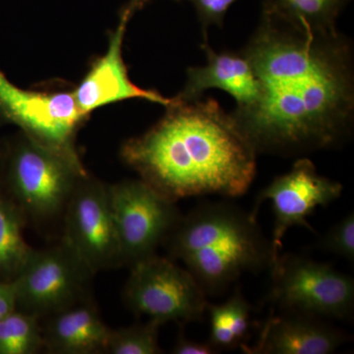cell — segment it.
<instances>
[{
    "mask_svg": "<svg viewBox=\"0 0 354 354\" xmlns=\"http://www.w3.org/2000/svg\"><path fill=\"white\" fill-rule=\"evenodd\" d=\"M64 216L62 241L95 274L123 266L109 185L84 177L70 197Z\"/></svg>",
    "mask_w": 354,
    "mask_h": 354,
    "instance_id": "obj_11",
    "label": "cell"
},
{
    "mask_svg": "<svg viewBox=\"0 0 354 354\" xmlns=\"http://www.w3.org/2000/svg\"><path fill=\"white\" fill-rule=\"evenodd\" d=\"M349 341L351 335L327 319L281 311L268 318L254 346L244 344L241 349L246 354H330Z\"/></svg>",
    "mask_w": 354,
    "mask_h": 354,
    "instance_id": "obj_13",
    "label": "cell"
},
{
    "mask_svg": "<svg viewBox=\"0 0 354 354\" xmlns=\"http://www.w3.org/2000/svg\"><path fill=\"white\" fill-rule=\"evenodd\" d=\"M162 324L148 320L147 323L111 330L106 353L111 354H160L158 332Z\"/></svg>",
    "mask_w": 354,
    "mask_h": 354,
    "instance_id": "obj_20",
    "label": "cell"
},
{
    "mask_svg": "<svg viewBox=\"0 0 354 354\" xmlns=\"http://www.w3.org/2000/svg\"><path fill=\"white\" fill-rule=\"evenodd\" d=\"M109 193L122 264L155 255L181 218L176 202L142 179L109 185Z\"/></svg>",
    "mask_w": 354,
    "mask_h": 354,
    "instance_id": "obj_8",
    "label": "cell"
},
{
    "mask_svg": "<svg viewBox=\"0 0 354 354\" xmlns=\"http://www.w3.org/2000/svg\"><path fill=\"white\" fill-rule=\"evenodd\" d=\"M148 0H130L121 10L120 21L109 37L108 50L91 66L87 75L72 91L79 111L86 118L95 109L125 100H144L169 106L171 99L153 90L135 85L128 76L122 55L123 43L128 24L136 11L143 8Z\"/></svg>",
    "mask_w": 354,
    "mask_h": 354,
    "instance_id": "obj_12",
    "label": "cell"
},
{
    "mask_svg": "<svg viewBox=\"0 0 354 354\" xmlns=\"http://www.w3.org/2000/svg\"><path fill=\"white\" fill-rule=\"evenodd\" d=\"M95 272L66 242L32 249L19 274L12 279L17 309L46 317L90 299Z\"/></svg>",
    "mask_w": 354,
    "mask_h": 354,
    "instance_id": "obj_7",
    "label": "cell"
},
{
    "mask_svg": "<svg viewBox=\"0 0 354 354\" xmlns=\"http://www.w3.org/2000/svg\"><path fill=\"white\" fill-rule=\"evenodd\" d=\"M174 354H216L218 353L209 342H202L187 339L183 333H179L171 349Z\"/></svg>",
    "mask_w": 354,
    "mask_h": 354,
    "instance_id": "obj_23",
    "label": "cell"
},
{
    "mask_svg": "<svg viewBox=\"0 0 354 354\" xmlns=\"http://www.w3.org/2000/svg\"><path fill=\"white\" fill-rule=\"evenodd\" d=\"M207 297H220L245 272L270 269L271 241L257 221L228 201L202 202L181 216L164 241Z\"/></svg>",
    "mask_w": 354,
    "mask_h": 354,
    "instance_id": "obj_3",
    "label": "cell"
},
{
    "mask_svg": "<svg viewBox=\"0 0 354 354\" xmlns=\"http://www.w3.org/2000/svg\"><path fill=\"white\" fill-rule=\"evenodd\" d=\"M349 0H265L263 9L308 32L337 31V20Z\"/></svg>",
    "mask_w": 354,
    "mask_h": 354,
    "instance_id": "obj_16",
    "label": "cell"
},
{
    "mask_svg": "<svg viewBox=\"0 0 354 354\" xmlns=\"http://www.w3.org/2000/svg\"><path fill=\"white\" fill-rule=\"evenodd\" d=\"M196 10L202 26L204 41H208V29L212 26L223 27V21L230 6L239 0H189Z\"/></svg>",
    "mask_w": 354,
    "mask_h": 354,
    "instance_id": "obj_22",
    "label": "cell"
},
{
    "mask_svg": "<svg viewBox=\"0 0 354 354\" xmlns=\"http://www.w3.org/2000/svg\"><path fill=\"white\" fill-rule=\"evenodd\" d=\"M78 153L57 150L22 133L11 150L7 183L24 216L48 221L64 215L70 197L87 176Z\"/></svg>",
    "mask_w": 354,
    "mask_h": 354,
    "instance_id": "obj_4",
    "label": "cell"
},
{
    "mask_svg": "<svg viewBox=\"0 0 354 354\" xmlns=\"http://www.w3.org/2000/svg\"><path fill=\"white\" fill-rule=\"evenodd\" d=\"M241 53L259 94L252 106L230 113L257 153L304 156L351 137L353 55L346 37L299 31L263 9Z\"/></svg>",
    "mask_w": 354,
    "mask_h": 354,
    "instance_id": "obj_1",
    "label": "cell"
},
{
    "mask_svg": "<svg viewBox=\"0 0 354 354\" xmlns=\"http://www.w3.org/2000/svg\"><path fill=\"white\" fill-rule=\"evenodd\" d=\"M152 128L127 140L122 160L153 189L172 202L220 195L241 197L257 174V152L232 113L211 97H172Z\"/></svg>",
    "mask_w": 354,
    "mask_h": 354,
    "instance_id": "obj_2",
    "label": "cell"
},
{
    "mask_svg": "<svg viewBox=\"0 0 354 354\" xmlns=\"http://www.w3.org/2000/svg\"><path fill=\"white\" fill-rule=\"evenodd\" d=\"M209 312V342L218 353L241 348L251 327L252 307L244 297L241 286L221 304H207Z\"/></svg>",
    "mask_w": 354,
    "mask_h": 354,
    "instance_id": "obj_17",
    "label": "cell"
},
{
    "mask_svg": "<svg viewBox=\"0 0 354 354\" xmlns=\"http://www.w3.org/2000/svg\"><path fill=\"white\" fill-rule=\"evenodd\" d=\"M123 300L135 315L148 317L162 325L200 322L208 304L187 270L157 254L130 266Z\"/></svg>",
    "mask_w": 354,
    "mask_h": 354,
    "instance_id": "obj_6",
    "label": "cell"
},
{
    "mask_svg": "<svg viewBox=\"0 0 354 354\" xmlns=\"http://www.w3.org/2000/svg\"><path fill=\"white\" fill-rule=\"evenodd\" d=\"M24 216L15 203L0 194V279H15L34 249L23 235Z\"/></svg>",
    "mask_w": 354,
    "mask_h": 354,
    "instance_id": "obj_18",
    "label": "cell"
},
{
    "mask_svg": "<svg viewBox=\"0 0 354 354\" xmlns=\"http://www.w3.org/2000/svg\"><path fill=\"white\" fill-rule=\"evenodd\" d=\"M269 270L267 299L272 306L327 320H353L354 281L348 274L293 253L279 254Z\"/></svg>",
    "mask_w": 354,
    "mask_h": 354,
    "instance_id": "obj_5",
    "label": "cell"
},
{
    "mask_svg": "<svg viewBox=\"0 0 354 354\" xmlns=\"http://www.w3.org/2000/svg\"><path fill=\"white\" fill-rule=\"evenodd\" d=\"M317 248L324 252L334 254L353 262L354 260V214H348L335 223L319 239Z\"/></svg>",
    "mask_w": 354,
    "mask_h": 354,
    "instance_id": "obj_21",
    "label": "cell"
},
{
    "mask_svg": "<svg viewBox=\"0 0 354 354\" xmlns=\"http://www.w3.org/2000/svg\"><path fill=\"white\" fill-rule=\"evenodd\" d=\"M344 186L339 181L321 176L315 165L308 158L295 160L290 171L277 176L256 197L250 216L257 221L263 203L270 200L274 216L271 241L272 263L283 248V239L290 228L301 227L312 234L315 230L307 218L318 207H328L342 196Z\"/></svg>",
    "mask_w": 354,
    "mask_h": 354,
    "instance_id": "obj_10",
    "label": "cell"
},
{
    "mask_svg": "<svg viewBox=\"0 0 354 354\" xmlns=\"http://www.w3.org/2000/svg\"><path fill=\"white\" fill-rule=\"evenodd\" d=\"M43 348L38 317L16 309L0 321V354H35Z\"/></svg>",
    "mask_w": 354,
    "mask_h": 354,
    "instance_id": "obj_19",
    "label": "cell"
},
{
    "mask_svg": "<svg viewBox=\"0 0 354 354\" xmlns=\"http://www.w3.org/2000/svg\"><path fill=\"white\" fill-rule=\"evenodd\" d=\"M201 48L206 53L207 64L187 69L185 85L176 99L194 101L201 99L206 91L216 88L234 97L237 111L252 106L259 94V85L245 55L241 51L216 53L208 41H203Z\"/></svg>",
    "mask_w": 354,
    "mask_h": 354,
    "instance_id": "obj_14",
    "label": "cell"
},
{
    "mask_svg": "<svg viewBox=\"0 0 354 354\" xmlns=\"http://www.w3.org/2000/svg\"><path fill=\"white\" fill-rule=\"evenodd\" d=\"M88 118L71 92H41L17 87L0 71V123L16 125L44 145L69 153L77 131Z\"/></svg>",
    "mask_w": 354,
    "mask_h": 354,
    "instance_id": "obj_9",
    "label": "cell"
},
{
    "mask_svg": "<svg viewBox=\"0 0 354 354\" xmlns=\"http://www.w3.org/2000/svg\"><path fill=\"white\" fill-rule=\"evenodd\" d=\"M44 348L57 354L106 353L111 330L92 300L43 319Z\"/></svg>",
    "mask_w": 354,
    "mask_h": 354,
    "instance_id": "obj_15",
    "label": "cell"
},
{
    "mask_svg": "<svg viewBox=\"0 0 354 354\" xmlns=\"http://www.w3.org/2000/svg\"><path fill=\"white\" fill-rule=\"evenodd\" d=\"M17 309V297L13 281L0 279V321Z\"/></svg>",
    "mask_w": 354,
    "mask_h": 354,
    "instance_id": "obj_24",
    "label": "cell"
}]
</instances>
